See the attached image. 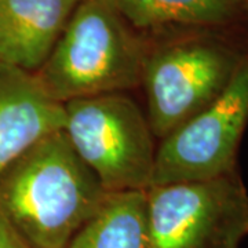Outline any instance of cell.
<instances>
[{"instance_id": "cell-8", "label": "cell", "mask_w": 248, "mask_h": 248, "mask_svg": "<svg viewBox=\"0 0 248 248\" xmlns=\"http://www.w3.org/2000/svg\"><path fill=\"white\" fill-rule=\"evenodd\" d=\"M83 0H0V65L36 73Z\"/></svg>"}, {"instance_id": "cell-5", "label": "cell", "mask_w": 248, "mask_h": 248, "mask_svg": "<svg viewBox=\"0 0 248 248\" xmlns=\"http://www.w3.org/2000/svg\"><path fill=\"white\" fill-rule=\"evenodd\" d=\"M149 248H240L248 237V190L239 171L151 186Z\"/></svg>"}, {"instance_id": "cell-4", "label": "cell", "mask_w": 248, "mask_h": 248, "mask_svg": "<svg viewBox=\"0 0 248 248\" xmlns=\"http://www.w3.org/2000/svg\"><path fill=\"white\" fill-rule=\"evenodd\" d=\"M63 109V133L107 192L151 187L156 137L133 98L101 94L68 101Z\"/></svg>"}, {"instance_id": "cell-3", "label": "cell", "mask_w": 248, "mask_h": 248, "mask_svg": "<svg viewBox=\"0 0 248 248\" xmlns=\"http://www.w3.org/2000/svg\"><path fill=\"white\" fill-rule=\"evenodd\" d=\"M148 37L137 32L104 0H83L72 14L53 51L33 73L54 101L141 86Z\"/></svg>"}, {"instance_id": "cell-12", "label": "cell", "mask_w": 248, "mask_h": 248, "mask_svg": "<svg viewBox=\"0 0 248 248\" xmlns=\"http://www.w3.org/2000/svg\"><path fill=\"white\" fill-rule=\"evenodd\" d=\"M246 7H247V17H248V0H246ZM247 57H248V36H247Z\"/></svg>"}, {"instance_id": "cell-6", "label": "cell", "mask_w": 248, "mask_h": 248, "mask_svg": "<svg viewBox=\"0 0 248 248\" xmlns=\"http://www.w3.org/2000/svg\"><path fill=\"white\" fill-rule=\"evenodd\" d=\"M247 125L248 57L210 107L161 140L151 186L203 181L236 171Z\"/></svg>"}, {"instance_id": "cell-9", "label": "cell", "mask_w": 248, "mask_h": 248, "mask_svg": "<svg viewBox=\"0 0 248 248\" xmlns=\"http://www.w3.org/2000/svg\"><path fill=\"white\" fill-rule=\"evenodd\" d=\"M137 32L159 35L177 29H236L247 16L243 0H104Z\"/></svg>"}, {"instance_id": "cell-10", "label": "cell", "mask_w": 248, "mask_h": 248, "mask_svg": "<svg viewBox=\"0 0 248 248\" xmlns=\"http://www.w3.org/2000/svg\"><path fill=\"white\" fill-rule=\"evenodd\" d=\"M66 248H149L146 190L109 192Z\"/></svg>"}, {"instance_id": "cell-7", "label": "cell", "mask_w": 248, "mask_h": 248, "mask_svg": "<svg viewBox=\"0 0 248 248\" xmlns=\"http://www.w3.org/2000/svg\"><path fill=\"white\" fill-rule=\"evenodd\" d=\"M63 127V104L46 94L33 73L0 65V175L39 140Z\"/></svg>"}, {"instance_id": "cell-11", "label": "cell", "mask_w": 248, "mask_h": 248, "mask_svg": "<svg viewBox=\"0 0 248 248\" xmlns=\"http://www.w3.org/2000/svg\"><path fill=\"white\" fill-rule=\"evenodd\" d=\"M0 248H31L0 214Z\"/></svg>"}, {"instance_id": "cell-2", "label": "cell", "mask_w": 248, "mask_h": 248, "mask_svg": "<svg viewBox=\"0 0 248 248\" xmlns=\"http://www.w3.org/2000/svg\"><path fill=\"white\" fill-rule=\"evenodd\" d=\"M237 29L192 28L146 36L140 87L156 138L210 107L229 86L247 58V42L240 40Z\"/></svg>"}, {"instance_id": "cell-13", "label": "cell", "mask_w": 248, "mask_h": 248, "mask_svg": "<svg viewBox=\"0 0 248 248\" xmlns=\"http://www.w3.org/2000/svg\"><path fill=\"white\" fill-rule=\"evenodd\" d=\"M243 1H246V0H243Z\"/></svg>"}, {"instance_id": "cell-1", "label": "cell", "mask_w": 248, "mask_h": 248, "mask_svg": "<svg viewBox=\"0 0 248 248\" xmlns=\"http://www.w3.org/2000/svg\"><path fill=\"white\" fill-rule=\"evenodd\" d=\"M108 193L60 130L0 175V214L31 248H66Z\"/></svg>"}]
</instances>
